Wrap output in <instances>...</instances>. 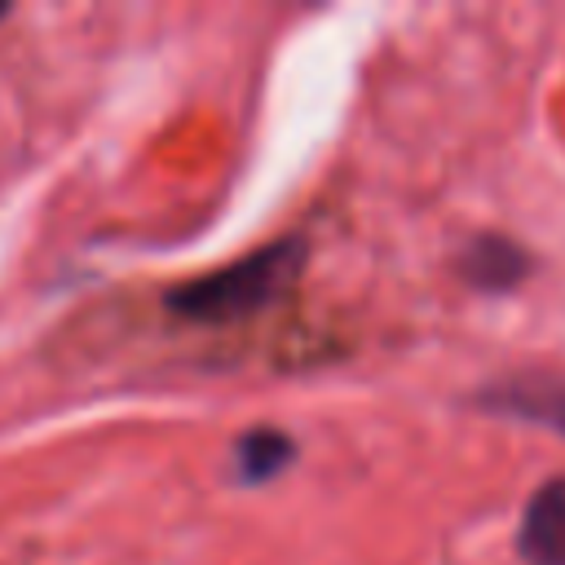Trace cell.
Masks as SVG:
<instances>
[{
    "label": "cell",
    "instance_id": "1",
    "mask_svg": "<svg viewBox=\"0 0 565 565\" xmlns=\"http://www.w3.org/2000/svg\"><path fill=\"white\" fill-rule=\"evenodd\" d=\"M309 260L305 238H274L212 274L185 278L181 287H172L163 296V305L185 318V322H203V327H225V322H243L260 309H274L296 282L300 269Z\"/></svg>",
    "mask_w": 565,
    "mask_h": 565
},
{
    "label": "cell",
    "instance_id": "5",
    "mask_svg": "<svg viewBox=\"0 0 565 565\" xmlns=\"http://www.w3.org/2000/svg\"><path fill=\"white\" fill-rule=\"evenodd\" d=\"M230 463H234V477L243 486H265L296 463V437L274 428V424H256V428L238 433Z\"/></svg>",
    "mask_w": 565,
    "mask_h": 565
},
{
    "label": "cell",
    "instance_id": "2",
    "mask_svg": "<svg viewBox=\"0 0 565 565\" xmlns=\"http://www.w3.org/2000/svg\"><path fill=\"white\" fill-rule=\"evenodd\" d=\"M477 406L494 411V415H508V419L552 428V433L565 437V371L530 366V371L499 375L477 393Z\"/></svg>",
    "mask_w": 565,
    "mask_h": 565
},
{
    "label": "cell",
    "instance_id": "3",
    "mask_svg": "<svg viewBox=\"0 0 565 565\" xmlns=\"http://www.w3.org/2000/svg\"><path fill=\"white\" fill-rule=\"evenodd\" d=\"M516 552L525 565H565V477L543 481L516 525Z\"/></svg>",
    "mask_w": 565,
    "mask_h": 565
},
{
    "label": "cell",
    "instance_id": "4",
    "mask_svg": "<svg viewBox=\"0 0 565 565\" xmlns=\"http://www.w3.org/2000/svg\"><path fill=\"white\" fill-rule=\"evenodd\" d=\"M530 265H534L530 252L516 238H503V234H477L459 252V274L477 291H512V287L525 282Z\"/></svg>",
    "mask_w": 565,
    "mask_h": 565
},
{
    "label": "cell",
    "instance_id": "6",
    "mask_svg": "<svg viewBox=\"0 0 565 565\" xmlns=\"http://www.w3.org/2000/svg\"><path fill=\"white\" fill-rule=\"evenodd\" d=\"M4 13H9V4H0V18H4Z\"/></svg>",
    "mask_w": 565,
    "mask_h": 565
}]
</instances>
